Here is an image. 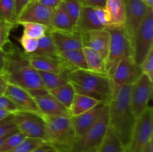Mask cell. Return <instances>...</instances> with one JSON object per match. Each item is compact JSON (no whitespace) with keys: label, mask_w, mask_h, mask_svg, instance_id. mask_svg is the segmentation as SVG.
Returning a JSON list of instances; mask_svg holds the SVG:
<instances>
[{"label":"cell","mask_w":153,"mask_h":152,"mask_svg":"<svg viewBox=\"0 0 153 152\" xmlns=\"http://www.w3.org/2000/svg\"><path fill=\"white\" fill-rule=\"evenodd\" d=\"M4 75L7 83L26 89L33 97L48 94L38 72L28 63L23 52L13 45Z\"/></svg>","instance_id":"obj_1"},{"label":"cell","mask_w":153,"mask_h":152,"mask_svg":"<svg viewBox=\"0 0 153 152\" xmlns=\"http://www.w3.org/2000/svg\"><path fill=\"white\" fill-rule=\"evenodd\" d=\"M131 85H123L108 104L109 126L120 139L124 148L131 141L137 119L130 105Z\"/></svg>","instance_id":"obj_2"},{"label":"cell","mask_w":153,"mask_h":152,"mask_svg":"<svg viewBox=\"0 0 153 152\" xmlns=\"http://www.w3.org/2000/svg\"><path fill=\"white\" fill-rule=\"evenodd\" d=\"M67 77L75 92L96 98L104 104H109L112 98V89L108 75L89 70L77 69L69 73Z\"/></svg>","instance_id":"obj_3"},{"label":"cell","mask_w":153,"mask_h":152,"mask_svg":"<svg viewBox=\"0 0 153 152\" xmlns=\"http://www.w3.org/2000/svg\"><path fill=\"white\" fill-rule=\"evenodd\" d=\"M46 125L48 143L61 152H70L77 139L70 116L42 115Z\"/></svg>","instance_id":"obj_4"},{"label":"cell","mask_w":153,"mask_h":152,"mask_svg":"<svg viewBox=\"0 0 153 152\" xmlns=\"http://www.w3.org/2000/svg\"><path fill=\"white\" fill-rule=\"evenodd\" d=\"M108 127L109 109L108 104H105L95 123L86 132L76 139L70 152H88L98 150Z\"/></svg>","instance_id":"obj_5"},{"label":"cell","mask_w":153,"mask_h":152,"mask_svg":"<svg viewBox=\"0 0 153 152\" xmlns=\"http://www.w3.org/2000/svg\"><path fill=\"white\" fill-rule=\"evenodd\" d=\"M131 57L140 66L153 49V8H149L131 40Z\"/></svg>","instance_id":"obj_6"},{"label":"cell","mask_w":153,"mask_h":152,"mask_svg":"<svg viewBox=\"0 0 153 152\" xmlns=\"http://www.w3.org/2000/svg\"><path fill=\"white\" fill-rule=\"evenodd\" d=\"M108 31L110 43L105 59V69L108 76L111 77L120 61L126 57H131V46L124 28H112Z\"/></svg>","instance_id":"obj_7"},{"label":"cell","mask_w":153,"mask_h":152,"mask_svg":"<svg viewBox=\"0 0 153 152\" xmlns=\"http://www.w3.org/2000/svg\"><path fill=\"white\" fill-rule=\"evenodd\" d=\"M11 116L18 131L26 137L40 139L48 143L47 129L42 115L19 111Z\"/></svg>","instance_id":"obj_8"},{"label":"cell","mask_w":153,"mask_h":152,"mask_svg":"<svg viewBox=\"0 0 153 152\" xmlns=\"http://www.w3.org/2000/svg\"><path fill=\"white\" fill-rule=\"evenodd\" d=\"M153 110L148 107L136 121L131 141L125 152H143L145 146L152 139Z\"/></svg>","instance_id":"obj_9"},{"label":"cell","mask_w":153,"mask_h":152,"mask_svg":"<svg viewBox=\"0 0 153 152\" xmlns=\"http://www.w3.org/2000/svg\"><path fill=\"white\" fill-rule=\"evenodd\" d=\"M152 96V81L142 73L131 85L130 105L136 119H138L148 107V103Z\"/></svg>","instance_id":"obj_10"},{"label":"cell","mask_w":153,"mask_h":152,"mask_svg":"<svg viewBox=\"0 0 153 152\" xmlns=\"http://www.w3.org/2000/svg\"><path fill=\"white\" fill-rule=\"evenodd\" d=\"M142 74L140 66L136 64L132 57L128 56L121 60L110 77L112 98L123 85H131Z\"/></svg>","instance_id":"obj_11"},{"label":"cell","mask_w":153,"mask_h":152,"mask_svg":"<svg viewBox=\"0 0 153 152\" xmlns=\"http://www.w3.org/2000/svg\"><path fill=\"white\" fill-rule=\"evenodd\" d=\"M76 26L78 31L81 32L92 30L108 29L105 10L101 7L83 6Z\"/></svg>","instance_id":"obj_12"},{"label":"cell","mask_w":153,"mask_h":152,"mask_svg":"<svg viewBox=\"0 0 153 152\" xmlns=\"http://www.w3.org/2000/svg\"><path fill=\"white\" fill-rule=\"evenodd\" d=\"M124 4L126 10L124 30L131 42V38L151 7H146L141 0H124Z\"/></svg>","instance_id":"obj_13"},{"label":"cell","mask_w":153,"mask_h":152,"mask_svg":"<svg viewBox=\"0 0 153 152\" xmlns=\"http://www.w3.org/2000/svg\"><path fill=\"white\" fill-rule=\"evenodd\" d=\"M28 63L37 71L68 76L69 72L58 55H31L23 52Z\"/></svg>","instance_id":"obj_14"},{"label":"cell","mask_w":153,"mask_h":152,"mask_svg":"<svg viewBox=\"0 0 153 152\" xmlns=\"http://www.w3.org/2000/svg\"><path fill=\"white\" fill-rule=\"evenodd\" d=\"M53 10L54 9L46 7L38 1H31L21 13L16 25H19L20 22H34L42 24L50 29Z\"/></svg>","instance_id":"obj_15"},{"label":"cell","mask_w":153,"mask_h":152,"mask_svg":"<svg viewBox=\"0 0 153 152\" xmlns=\"http://www.w3.org/2000/svg\"><path fill=\"white\" fill-rule=\"evenodd\" d=\"M4 95L12 100L22 111L42 115L34 97L26 89L7 83Z\"/></svg>","instance_id":"obj_16"},{"label":"cell","mask_w":153,"mask_h":152,"mask_svg":"<svg viewBox=\"0 0 153 152\" xmlns=\"http://www.w3.org/2000/svg\"><path fill=\"white\" fill-rule=\"evenodd\" d=\"M81 32V31H80ZM83 47H88L97 51L106 59L110 43V34L108 29L82 31Z\"/></svg>","instance_id":"obj_17"},{"label":"cell","mask_w":153,"mask_h":152,"mask_svg":"<svg viewBox=\"0 0 153 152\" xmlns=\"http://www.w3.org/2000/svg\"><path fill=\"white\" fill-rule=\"evenodd\" d=\"M49 34L53 40L58 53L83 48L82 35L79 31L74 32H64L49 29Z\"/></svg>","instance_id":"obj_18"},{"label":"cell","mask_w":153,"mask_h":152,"mask_svg":"<svg viewBox=\"0 0 153 152\" xmlns=\"http://www.w3.org/2000/svg\"><path fill=\"white\" fill-rule=\"evenodd\" d=\"M105 105V104L101 103L89 111L79 116H71L72 125L77 138L86 132L95 123L101 115Z\"/></svg>","instance_id":"obj_19"},{"label":"cell","mask_w":153,"mask_h":152,"mask_svg":"<svg viewBox=\"0 0 153 152\" xmlns=\"http://www.w3.org/2000/svg\"><path fill=\"white\" fill-rule=\"evenodd\" d=\"M104 9L107 16L108 29L124 28L126 23L124 0H106Z\"/></svg>","instance_id":"obj_20"},{"label":"cell","mask_w":153,"mask_h":152,"mask_svg":"<svg viewBox=\"0 0 153 152\" xmlns=\"http://www.w3.org/2000/svg\"><path fill=\"white\" fill-rule=\"evenodd\" d=\"M34 98L42 115L55 116H70L69 110L50 94L34 96Z\"/></svg>","instance_id":"obj_21"},{"label":"cell","mask_w":153,"mask_h":152,"mask_svg":"<svg viewBox=\"0 0 153 152\" xmlns=\"http://www.w3.org/2000/svg\"><path fill=\"white\" fill-rule=\"evenodd\" d=\"M57 55L70 73L77 69L88 70L82 48L58 52Z\"/></svg>","instance_id":"obj_22"},{"label":"cell","mask_w":153,"mask_h":152,"mask_svg":"<svg viewBox=\"0 0 153 152\" xmlns=\"http://www.w3.org/2000/svg\"><path fill=\"white\" fill-rule=\"evenodd\" d=\"M50 29L64 32H74L78 31L76 24L70 19L60 5L54 8Z\"/></svg>","instance_id":"obj_23"},{"label":"cell","mask_w":153,"mask_h":152,"mask_svg":"<svg viewBox=\"0 0 153 152\" xmlns=\"http://www.w3.org/2000/svg\"><path fill=\"white\" fill-rule=\"evenodd\" d=\"M101 103L102 102L96 99V98L76 92L74 97H73L71 106L69 109L70 116H79V115L82 114L85 112L89 111L91 109H93Z\"/></svg>","instance_id":"obj_24"},{"label":"cell","mask_w":153,"mask_h":152,"mask_svg":"<svg viewBox=\"0 0 153 152\" xmlns=\"http://www.w3.org/2000/svg\"><path fill=\"white\" fill-rule=\"evenodd\" d=\"M88 70L100 75H108L105 69V60L97 51L88 47L82 48Z\"/></svg>","instance_id":"obj_25"},{"label":"cell","mask_w":153,"mask_h":152,"mask_svg":"<svg viewBox=\"0 0 153 152\" xmlns=\"http://www.w3.org/2000/svg\"><path fill=\"white\" fill-rule=\"evenodd\" d=\"M48 93L50 94L58 102L61 103L65 108L69 110L76 92L73 86L69 82L67 84L63 85L59 87L49 89L48 90Z\"/></svg>","instance_id":"obj_26"},{"label":"cell","mask_w":153,"mask_h":152,"mask_svg":"<svg viewBox=\"0 0 153 152\" xmlns=\"http://www.w3.org/2000/svg\"><path fill=\"white\" fill-rule=\"evenodd\" d=\"M97 152H125L120 139L110 126Z\"/></svg>","instance_id":"obj_27"},{"label":"cell","mask_w":153,"mask_h":152,"mask_svg":"<svg viewBox=\"0 0 153 152\" xmlns=\"http://www.w3.org/2000/svg\"><path fill=\"white\" fill-rule=\"evenodd\" d=\"M39 73L42 83L46 90L55 89L69 83V79L67 76L63 75H58L55 73L45 72L37 71Z\"/></svg>","instance_id":"obj_28"},{"label":"cell","mask_w":153,"mask_h":152,"mask_svg":"<svg viewBox=\"0 0 153 152\" xmlns=\"http://www.w3.org/2000/svg\"><path fill=\"white\" fill-rule=\"evenodd\" d=\"M14 4V0H0V22L13 28L16 26L13 21Z\"/></svg>","instance_id":"obj_29"},{"label":"cell","mask_w":153,"mask_h":152,"mask_svg":"<svg viewBox=\"0 0 153 152\" xmlns=\"http://www.w3.org/2000/svg\"><path fill=\"white\" fill-rule=\"evenodd\" d=\"M57 50L52 37L49 35V31L47 34L41 38L38 39V46L35 52L31 55H56ZM28 55V54H27Z\"/></svg>","instance_id":"obj_30"},{"label":"cell","mask_w":153,"mask_h":152,"mask_svg":"<svg viewBox=\"0 0 153 152\" xmlns=\"http://www.w3.org/2000/svg\"><path fill=\"white\" fill-rule=\"evenodd\" d=\"M19 25L23 28L24 35L37 40L46 35L49 29L42 24L34 22H20Z\"/></svg>","instance_id":"obj_31"},{"label":"cell","mask_w":153,"mask_h":152,"mask_svg":"<svg viewBox=\"0 0 153 152\" xmlns=\"http://www.w3.org/2000/svg\"><path fill=\"white\" fill-rule=\"evenodd\" d=\"M70 19L77 25L83 6L78 0H64L59 4Z\"/></svg>","instance_id":"obj_32"},{"label":"cell","mask_w":153,"mask_h":152,"mask_svg":"<svg viewBox=\"0 0 153 152\" xmlns=\"http://www.w3.org/2000/svg\"><path fill=\"white\" fill-rule=\"evenodd\" d=\"M46 143L47 142L40 139L25 137L22 142L7 152H31Z\"/></svg>","instance_id":"obj_33"},{"label":"cell","mask_w":153,"mask_h":152,"mask_svg":"<svg viewBox=\"0 0 153 152\" xmlns=\"http://www.w3.org/2000/svg\"><path fill=\"white\" fill-rule=\"evenodd\" d=\"M25 137H26L19 131H16L10 134L0 146V152H7L11 150L16 145H18L19 143L22 142L25 139Z\"/></svg>","instance_id":"obj_34"},{"label":"cell","mask_w":153,"mask_h":152,"mask_svg":"<svg viewBox=\"0 0 153 152\" xmlns=\"http://www.w3.org/2000/svg\"><path fill=\"white\" fill-rule=\"evenodd\" d=\"M18 41L23 49L24 53L28 54V55L34 53L37 49V46H38V40L37 39L30 38V37H27L24 34H22L19 37Z\"/></svg>","instance_id":"obj_35"},{"label":"cell","mask_w":153,"mask_h":152,"mask_svg":"<svg viewBox=\"0 0 153 152\" xmlns=\"http://www.w3.org/2000/svg\"><path fill=\"white\" fill-rule=\"evenodd\" d=\"M142 73L146 75L149 80L153 81V49H151L145 59L140 65Z\"/></svg>","instance_id":"obj_36"},{"label":"cell","mask_w":153,"mask_h":152,"mask_svg":"<svg viewBox=\"0 0 153 152\" xmlns=\"http://www.w3.org/2000/svg\"><path fill=\"white\" fill-rule=\"evenodd\" d=\"M11 116L0 122V137L9 135V134L18 131L16 125L13 123Z\"/></svg>","instance_id":"obj_37"},{"label":"cell","mask_w":153,"mask_h":152,"mask_svg":"<svg viewBox=\"0 0 153 152\" xmlns=\"http://www.w3.org/2000/svg\"><path fill=\"white\" fill-rule=\"evenodd\" d=\"M0 109L9 112L12 115L19 111H22L12 100L4 95L0 96Z\"/></svg>","instance_id":"obj_38"},{"label":"cell","mask_w":153,"mask_h":152,"mask_svg":"<svg viewBox=\"0 0 153 152\" xmlns=\"http://www.w3.org/2000/svg\"><path fill=\"white\" fill-rule=\"evenodd\" d=\"M13 28V26L0 22V49H4L7 45L10 44V31Z\"/></svg>","instance_id":"obj_39"},{"label":"cell","mask_w":153,"mask_h":152,"mask_svg":"<svg viewBox=\"0 0 153 152\" xmlns=\"http://www.w3.org/2000/svg\"><path fill=\"white\" fill-rule=\"evenodd\" d=\"M10 44V46H8L7 45L4 49H0V75H4L5 72L7 61L11 52V48L13 46L11 43Z\"/></svg>","instance_id":"obj_40"},{"label":"cell","mask_w":153,"mask_h":152,"mask_svg":"<svg viewBox=\"0 0 153 152\" xmlns=\"http://www.w3.org/2000/svg\"><path fill=\"white\" fill-rule=\"evenodd\" d=\"M31 0H14V16H13V21L16 26V22L20 16L25 7L31 2Z\"/></svg>","instance_id":"obj_41"},{"label":"cell","mask_w":153,"mask_h":152,"mask_svg":"<svg viewBox=\"0 0 153 152\" xmlns=\"http://www.w3.org/2000/svg\"><path fill=\"white\" fill-rule=\"evenodd\" d=\"M84 7H101L104 8L106 0H78Z\"/></svg>","instance_id":"obj_42"},{"label":"cell","mask_w":153,"mask_h":152,"mask_svg":"<svg viewBox=\"0 0 153 152\" xmlns=\"http://www.w3.org/2000/svg\"><path fill=\"white\" fill-rule=\"evenodd\" d=\"M31 152H61L58 150V148H56L55 147H54L52 145L49 144V143H46V144L43 145L40 147L37 148L35 150H34Z\"/></svg>","instance_id":"obj_43"},{"label":"cell","mask_w":153,"mask_h":152,"mask_svg":"<svg viewBox=\"0 0 153 152\" xmlns=\"http://www.w3.org/2000/svg\"><path fill=\"white\" fill-rule=\"evenodd\" d=\"M34 1H38L39 3L46 6V7L54 9L58 7L64 0H34Z\"/></svg>","instance_id":"obj_44"},{"label":"cell","mask_w":153,"mask_h":152,"mask_svg":"<svg viewBox=\"0 0 153 152\" xmlns=\"http://www.w3.org/2000/svg\"><path fill=\"white\" fill-rule=\"evenodd\" d=\"M7 81L5 78L4 75H0V96L4 95V90L7 86Z\"/></svg>","instance_id":"obj_45"},{"label":"cell","mask_w":153,"mask_h":152,"mask_svg":"<svg viewBox=\"0 0 153 152\" xmlns=\"http://www.w3.org/2000/svg\"><path fill=\"white\" fill-rule=\"evenodd\" d=\"M11 115V113H9V112L0 109V122H1V121H3L4 119H7V117L10 116Z\"/></svg>","instance_id":"obj_46"},{"label":"cell","mask_w":153,"mask_h":152,"mask_svg":"<svg viewBox=\"0 0 153 152\" xmlns=\"http://www.w3.org/2000/svg\"><path fill=\"white\" fill-rule=\"evenodd\" d=\"M143 152H153V140L151 139L143 149Z\"/></svg>","instance_id":"obj_47"},{"label":"cell","mask_w":153,"mask_h":152,"mask_svg":"<svg viewBox=\"0 0 153 152\" xmlns=\"http://www.w3.org/2000/svg\"><path fill=\"white\" fill-rule=\"evenodd\" d=\"M141 1L146 7L153 8V0H141Z\"/></svg>","instance_id":"obj_48"},{"label":"cell","mask_w":153,"mask_h":152,"mask_svg":"<svg viewBox=\"0 0 153 152\" xmlns=\"http://www.w3.org/2000/svg\"><path fill=\"white\" fill-rule=\"evenodd\" d=\"M10 135V134H9ZM9 135H7V136H4V137H0V146L1 145V144H2L3 142H4V140L6 139V138H7V137H8Z\"/></svg>","instance_id":"obj_49"},{"label":"cell","mask_w":153,"mask_h":152,"mask_svg":"<svg viewBox=\"0 0 153 152\" xmlns=\"http://www.w3.org/2000/svg\"><path fill=\"white\" fill-rule=\"evenodd\" d=\"M88 152H97V150H94V151H88Z\"/></svg>","instance_id":"obj_50"},{"label":"cell","mask_w":153,"mask_h":152,"mask_svg":"<svg viewBox=\"0 0 153 152\" xmlns=\"http://www.w3.org/2000/svg\"><path fill=\"white\" fill-rule=\"evenodd\" d=\"M34 1V0H31V1Z\"/></svg>","instance_id":"obj_51"}]
</instances>
